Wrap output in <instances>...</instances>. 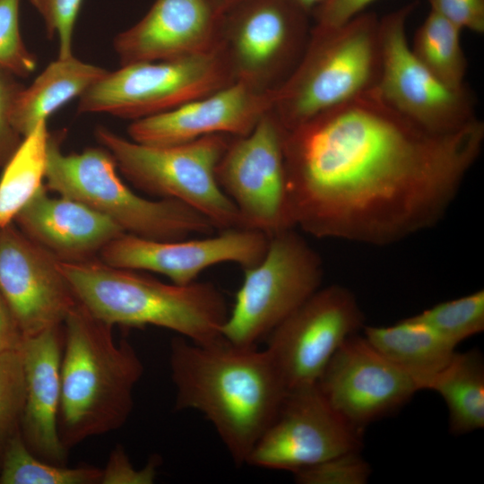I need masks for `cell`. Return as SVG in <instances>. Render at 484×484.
<instances>
[{
	"label": "cell",
	"instance_id": "cell-10",
	"mask_svg": "<svg viewBox=\"0 0 484 484\" xmlns=\"http://www.w3.org/2000/svg\"><path fill=\"white\" fill-rule=\"evenodd\" d=\"M309 16L290 0H245L227 12L219 46L234 81L280 85L305 50Z\"/></svg>",
	"mask_w": 484,
	"mask_h": 484
},
{
	"label": "cell",
	"instance_id": "cell-33",
	"mask_svg": "<svg viewBox=\"0 0 484 484\" xmlns=\"http://www.w3.org/2000/svg\"><path fill=\"white\" fill-rule=\"evenodd\" d=\"M14 77L0 69V168L7 162L23 138L12 119L16 99L24 88Z\"/></svg>",
	"mask_w": 484,
	"mask_h": 484
},
{
	"label": "cell",
	"instance_id": "cell-15",
	"mask_svg": "<svg viewBox=\"0 0 484 484\" xmlns=\"http://www.w3.org/2000/svg\"><path fill=\"white\" fill-rule=\"evenodd\" d=\"M317 386L333 409L359 431L400 409L418 381L377 351L364 336H350L330 359Z\"/></svg>",
	"mask_w": 484,
	"mask_h": 484
},
{
	"label": "cell",
	"instance_id": "cell-1",
	"mask_svg": "<svg viewBox=\"0 0 484 484\" xmlns=\"http://www.w3.org/2000/svg\"><path fill=\"white\" fill-rule=\"evenodd\" d=\"M484 143L478 117L429 131L375 88L286 131L290 220L318 238L388 245L436 225Z\"/></svg>",
	"mask_w": 484,
	"mask_h": 484
},
{
	"label": "cell",
	"instance_id": "cell-17",
	"mask_svg": "<svg viewBox=\"0 0 484 484\" xmlns=\"http://www.w3.org/2000/svg\"><path fill=\"white\" fill-rule=\"evenodd\" d=\"M59 262L14 222L0 228V293L24 338L63 324L78 303Z\"/></svg>",
	"mask_w": 484,
	"mask_h": 484
},
{
	"label": "cell",
	"instance_id": "cell-5",
	"mask_svg": "<svg viewBox=\"0 0 484 484\" xmlns=\"http://www.w3.org/2000/svg\"><path fill=\"white\" fill-rule=\"evenodd\" d=\"M379 19L364 12L341 27L310 30L298 64L273 89L272 111L286 131L376 87Z\"/></svg>",
	"mask_w": 484,
	"mask_h": 484
},
{
	"label": "cell",
	"instance_id": "cell-30",
	"mask_svg": "<svg viewBox=\"0 0 484 484\" xmlns=\"http://www.w3.org/2000/svg\"><path fill=\"white\" fill-rule=\"evenodd\" d=\"M21 0H0V69L15 77H28L37 68L20 30Z\"/></svg>",
	"mask_w": 484,
	"mask_h": 484
},
{
	"label": "cell",
	"instance_id": "cell-18",
	"mask_svg": "<svg viewBox=\"0 0 484 484\" xmlns=\"http://www.w3.org/2000/svg\"><path fill=\"white\" fill-rule=\"evenodd\" d=\"M273 104V89L235 81L175 108L133 121L131 140L148 145H174L210 134H249Z\"/></svg>",
	"mask_w": 484,
	"mask_h": 484
},
{
	"label": "cell",
	"instance_id": "cell-9",
	"mask_svg": "<svg viewBox=\"0 0 484 484\" xmlns=\"http://www.w3.org/2000/svg\"><path fill=\"white\" fill-rule=\"evenodd\" d=\"M233 82L218 45L195 55L134 63L108 72L80 96L77 111L134 121L166 112Z\"/></svg>",
	"mask_w": 484,
	"mask_h": 484
},
{
	"label": "cell",
	"instance_id": "cell-16",
	"mask_svg": "<svg viewBox=\"0 0 484 484\" xmlns=\"http://www.w3.org/2000/svg\"><path fill=\"white\" fill-rule=\"evenodd\" d=\"M201 238L160 241L123 233L102 248L99 259L119 268L148 271L186 285L207 268L224 263L255 266L264 256L270 236L236 227Z\"/></svg>",
	"mask_w": 484,
	"mask_h": 484
},
{
	"label": "cell",
	"instance_id": "cell-11",
	"mask_svg": "<svg viewBox=\"0 0 484 484\" xmlns=\"http://www.w3.org/2000/svg\"><path fill=\"white\" fill-rule=\"evenodd\" d=\"M418 4L411 2L379 19L381 69L375 87L398 112L436 133L458 130L474 119L467 86L454 89L436 77L413 54L406 23Z\"/></svg>",
	"mask_w": 484,
	"mask_h": 484
},
{
	"label": "cell",
	"instance_id": "cell-36",
	"mask_svg": "<svg viewBox=\"0 0 484 484\" xmlns=\"http://www.w3.org/2000/svg\"><path fill=\"white\" fill-rule=\"evenodd\" d=\"M376 0H324L312 13L315 18L313 28L331 30L341 27L364 13Z\"/></svg>",
	"mask_w": 484,
	"mask_h": 484
},
{
	"label": "cell",
	"instance_id": "cell-24",
	"mask_svg": "<svg viewBox=\"0 0 484 484\" xmlns=\"http://www.w3.org/2000/svg\"><path fill=\"white\" fill-rule=\"evenodd\" d=\"M426 389L445 402L452 433L462 435L484 427V364L479 350L455 351Z\"/></svg>",
	"mask_w": 484,
	"mask_h": 484
},
{
	"label": "cell",
	"instance_id": "cell-12",
	"mask_svg": "<svg viewBox=\"0 0 484 484\" xmlns=\"http://www.w3.org/2000/svg\"><path fill=\"white\" fill-rule=\"evenodd\" d=\"M286 130L272 110L243 136H232L216 178L238 209L244 228L272 236L292 225L284 159Z\"/></svg>",
	"mask_w": 484,
	"mask_h": 484
},
{
	"label": "cell",
	"instance_id": "cell-31",
	"mask_svg": "<svg viewBox=\"0 0 484 484\" xmlns=\"http://www.w3.org/2000/svg\"><path fill=\"white\" fill-rule=\"evenodd\" d=\"M371 470L359 451L345 453L294 473L300 484H364Z\"/></svg>",
	"mask_w": 484,
	"mask_h": 484
},
{
	"label": "cell",
	"instance_id": "cell-25",
	"mask_svg": "<svg viewBox=\"0 0 484 484\" xmlns=\"http://www.w3.org/2000/svg\"><path fill=\"white\" fill-rule=\"evenodd\" d=\"M49 135L47 121L39 122L4 165L0 177V228L13 222L44 185Z\"/></svg>",
	"mask_w": 484,
	"mask_h": 484
},
{
	"label": "cell",
	"instance_id": "cell-20",
	"mask_svg": "<svg viewBox=\"0 0 484 484\" xmlns=\"http://www.w3.org/2000/svg\"><path fill=\"white\" fill-rule=\"evenodd\" d=\"M63 324L24 338L19 350L25 377L22 436L39 458L64 465L67 450L58 432Z\"/></svg>",
	"mask_w": 484,
	"mask_h": 484
},
{
	"label": "cell",
	"instance_id": "cell-26",
	"mask_svg": "<svg viewBox=\"0 0 484 484\" xmlns=\"http://www.w3.org/2000/svg\"><path fill=\"white\" fill-rule=\"evenodd\" d=\"M462 30L430 11L415 32L411 47L416 57L442 82L454 89L466 86L467 59Z\"/></svg>",
	"mask_w": 484,
	"mask_h": 484
},
{
	"label": "cell",
	"instance_id": "cell-14",
	"mask_svg": "<svg viewBox=\"0 0 484 484\" xmlns=\"http://www.w3.org/2000/svg\"><path fill=\"white\" fill-rule=\"evenodd\" d=\"M361 433L333 409L317 384L293 389L288 391L246 463L295 472L359 451Z\"/></svg>",
	"mask_w": 484,
	"mask_h": 484
},
{
	"label": "cell",
	"instance_id": "cell-32",
	"mask_svg": "<svg viewBox=\"0 0 484 484\" xmlns=\"http://www.w3.org/2000/svg\"><path fill=\"white\" fill-rule=\"evenodd\" d=\"M41 16L47 34L58 39V57L72 56V40L83 0H29Z\"/></svg>",
	"mask_w": 484,
	"mask_h": 484
},
{
	"label": "cell",
	"instance_id": "cell-7",
	"mask_svg": "<svg viewBox=\"0 0 484 484\" xmlns=\"http://www.w3.org/2000/svg\"><path fill=\"white\" fill-rule=\"evenodd\" d=\"M94 135L137 189L194 208L218 230L243 227L238 209L216 178L218 163L232 136L210 134L185 143L158 146L126 139L103 125L96 126Z\"/></svg>",
	"mask_w": 484,
	"mask_h": 484
},
{
	"label": "cell",
	"instance_id": "cell-23",
	"mask_svg": "<svg viewBox=\"0 0 484 484\" xmlns=\"http://www.w3.org/2000/svg\"><path fill=\"white\" fill-rule=\"evenodd\" d=\"M364 337L382 355L410 373L420 390L451 360L455 345L414 316L389 326H364Z\"/></svg>",
	"mask_w": 484,
	"mask_h": 484
},
{
	"label": "cell",
	"instance_id": "cell-35",
	"mask_svg": "<svg viewBox=\"0 0 484 484\" xmlns=\"http://www.w3.org/2000/svg\"><path fill=\"white\" fill-rule=\"evenodd\" d=\"M430 11L459 29L484 32V0H428Z\"/></svg>",
	"mask_w": 484,
	"mask_h": 484
},
{
	"label": "cell",
	"instance_id": "cell-13",
	"mask_svg": "<svg viewBox=\"0 0 484 484\" xmlns=\"http://www.w3.org/2000/svg\"><path fill=\"white\" fill-rule=\"evenodd\" d=\"M362 327L354 295L331 285L318 289L276 326L265 350L290 391L317 384L337 350Z\"/></svg>",
	"mask_w": 484,
	"mask_h": 484
},
{
	"label": "cell",
	"instance_id": "cell-2",
	"mask_svg": "<svg viewBox=\"0 0 484 484\" xmlns=\"http://www.w3.org/2000/svg\"><path fill=\"white\" fill-rule=\"evenodd\" d=\"M169 351L175 409L201 412L233 461L246 463L288 393L267 350L224 338L202 344L178 335Z\"/></svg>",
	"mask_w": 484,
	"mask_h": 484
},
{
	"label": "cell",
	"instance_id": "cell-3",
	"mask_svg": "<svg viewBox=\"0 0 484 484\" xmlns=\"http://www.w3.org/2000/svg\"><path fill=\"white\" fill-rule=\"evenodd\" d=\"M63 327L58 432L68 451L126 422L143 365L126 339L115 341L113 325L79 302Z\"/></svg>",
	"mask_w": 484,
	"mask_h": 484
},
{
	"label": "cell",
	"instance_id": "cell-27",
	"mask_svg": "<svg viewBox=\"0 0 484 484\" xmlns=\"http://www.w3.org/2000/svg\"><path fill=\"white\" fill-rule=\"evenodd\" d=\"M2 456L1 484H95L102 476V470L96 467L68 468L39 458L21 431L8 440Z\"/></svg>",
	"mask_w": 484,
	"mask_h": 484
},
{
	"label": "cell",
	"instance_id": "cell-38",
	"mask_svg": "<svg viewBox=\"0 0 484 484\" xmlns=\"http://www.w3.org/2000/svg\"><path fill=\"white\" fill-rule=\"evenodd\" d=\"M297 6L302 9L304 12L312 15L313 12L324 1V0H290Z\"/></svg>",
	"mask_w": 484,
	"mask_h": 484
},
{
	"label": "cell",
	"instance_id": "cell-29",
	"mask_svg": "<svg viewBox=\"0 0 484 484\" xmlns=\"http://www.w3.org/2000/svg\"><path fill=\"white\" fill-rule=\"evenodd\" d=\"M25 402V377L19 350L0 353V451L21 426Z\"/></svg>",
	"mask_w": 484,
	"mask_h": 484
},
{
	"label": "cell",
	"instance_id": "cell-19",
	"mask_svg": "<svg viewBox=\"0 0 484 484\" xmlns=\"http://www.w3.org/2000/svg\"><path fill=\"white\" fill-rule=\"evenodd\" d=\"M224 13L212 0H155L113 41L121 65L195 55L219 45Z\"/></svg>",
	"mask_w": 484,
	"mask_h": 484
},
{
	"label": "cell",
	"instance_id": "cell-28",
	"mask_svg": "<svg viewBox=\"0 0 484 484\" xmlns=\"http://www.w3.org/2000/svg\"><path fill=\"white\" fill-rule=\"evenodd\" d=\"M413 316L457 346L484 330V290L438 303Z\"/></svg>",
	"mask_w": 484,
	"mask_h": 484
},
{
	"label": "cell",
	"instance_id": "cell-22",
	"mask_svg": "<svg viewBox=\"0 0 484 484\" xmlns=\"http://www.w3.org/2000/svg\"><path fill=\"white\" fill-rule=\"evenodd\" d=\"M108 71L73 55L57 57L20 92L13 111V124L24 137L59 108L80 97Z\"/></svg>",
	"mask_w": 484,
	"mask_h": 484
},
{
	"label": "cell",
	"instance_id": "cell-39",
	"mask_svg": "<svg viewBox=\"0 0 484 484\" xmlns=\"http://www.w3.org/2000/svg\"><path fill=\"white\" fill-rule=\"evenodd\" d=\"M213 4L225 14L227 12L245 0H212Z\"/></svg>",
	"mask_w": 484,
	"mask_h": 484
},
{
	"label": "cell",
	"instance_id": "cell-6",
	"mask_svg": "<svg viewBox=\"0 0 484 484\" xmlns=\"http://www.w3.org/2000/svg\"><path fill=\"white\" fill-rule=\"evenodd\" d=\"M64 135H49L44 183L48 191L103 214L125 233L148 239L180 240L218 230L207 217L181 202L137 194L122 181L115 159L100 145L65 154Z\"/></svg>",
	"mask_w": 484,
	"mask_h": 484
},
{
	"label": "cell",
	"instance_id": "cell-21",
	"mask_svg": "<svg viewBox=\"0 0 484 484\" xmlns=\"http://www.w3.org/2000/svg\"><path fill=\"white\" fill-rule=\"evenodd\" d=\"M14 224L60 262L97 258L124 230L113 220L66 196H50L45 184L18 212Z\"/></svg>",
	"mask_w": 484,
	"mask_h": 484
},
{
	"label": "cell",
	"instance_id": "cell-8",
	"mask_svg": "<svg viewBox=\"0 0 484 484\" xmlns=\"http://www.w3.org/2000/svg\"><path fill=\"white\" fill-rule=\"evenodd\" d=\"M323 274L320 255L294 229L272 234L263 259L244 269L222 337L237 346L256 347L320 289Z\"/></svg>",
	"mask_w": 484,
	"mask_h": 484
},
{
	"label": "cell",
	"instance_id": "cell-37",
	"mask_svg": "<svg viewBox=\"0 0 484 484\" xmlns=\"http://www.w3.org/2000/svg\"><path fill=\"white\" fill-rule=\"evenodd\" d=\"M24 336L0 293V353L19 350Z\"/></svg>",
	"mask_w": 484,
	"mask_h": 484
},
{
	"label": "cell",
	"instance_id": "cell-34",
	"mask_svg": "<svg viewBox=\"0 0 484 484\" xmlns=\"http://www.w3.org/2000/svg\"><path fill=\"white\" fill-rule=\"evenodd\" d=\"M157 474V459L151 460L142 470H136L121 445L110 453L108 463L102 470V484H151Z\"/></svg>",
	"mask_w": 484,
	"mask_h": 484
},
{
	"label": "cell",
	"instance_id": "cell-4",
	"mask_svg": "<svg viewBox=\"0 0 484 484\" xmlns=\"http://www.w3.org/2000/svg\"><path fill=\"white\" fill-rule=\"evenodd\" d=\"M59 266L78 302L108 324L155 325L202 344L223 338L229 309L213 283H165L99 257L59 262Z\"/></svg>",
	"mask_w": 484,
	"mask_h": 484
}]
</instances>
